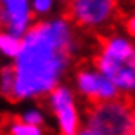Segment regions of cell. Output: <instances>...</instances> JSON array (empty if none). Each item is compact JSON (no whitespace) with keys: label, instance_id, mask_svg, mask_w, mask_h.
Returning <instances> with one entry per match:
<instances>
[{"label":"cell","instance_id":"5b68a950","mask_svg":"<svg viewBox=\"0 0 135 135\" xmlns=\"http://www.w3.org/2000/svg\"><path fill=\"white\" fill-rule=\"evenodd\" d=\"M49 110L52 112L60 135H76L81 128V112L76 103L74 90L65 83L54 86L45 95Z\"/></svg>","mask_w":135,"mask_h":135},{"label":"cell","instance_id":"2e32d148","mask_svg":"<svg viewBox=\"0 0 135 135\" xmlns=\"http://www.w3.org/2000/svg\"><path fill=\"white\" fill-rule=\"evenodd\" d=\"M133 43H135V42H133Z\"/></svg>","mask_w":135,"mask_h":135},{"label":"cell","instance_id":"7a4b0ae2","mask_svg":"<svg viewBox=\"0 0 135 135\" xmlns=\"http://www.w3.org/2000/svg\"><path fill=\"white\" fill-rule=\"evenodd\" d=\"M92 65L117 86L121 95L135 97V43L124 34L99 38Z\"/></svg>","mask_w":135,"mask_h":135},{"label":"cell","instance_id":"9a60e30c","mask_svg":"<svg viewBox=\"0 0 135 135\" xmlns=\"http://www.w3.org/2000/svg\"><path fill=\"white\" fill-rule=\"evenodd\" d=\"M56 2H67V0H56Z\"/></svg>","mask_w":135,"mask_h":135},{"label":"cell","instance_id":"277c9868","mask_svg":"<svg viewBox=\"0 0 135 135\" xmlns=\"http://www.w3.org/2000/svg\"><path fill=\"white\" fill-rule=\"evenodd\" d=\"M117 0H67V16L81 29L99 32L117 16Z\"/></svg>","mask_w":135,"mask_h":135},{"label":"cell","instance_id":"4fadbf2b","mask_svg":"<svg viewBox=\"0 0 135 135\" xmlns=\"http://www.w3.org/2000/svg\"><path fill=\"white\" fill-rule=\"evenodd\" d=\"M124 27H126L128 36H133V38H135V13L128 16V20L124 22Z\"/></svg>","mask_w":135,"mask_h":135},{"label":"cell","instance_id":"ba28073f","mask_svg":"<svg viewBox=\"0 0 135 135\" xmlns=\"http://www.w3.org/2000/svg\"><path fill=\"white\" fill-rule=\"evenodd\" d=\"M22 47V36L18 34H13L9 31H0V54H4L6 58L13 60Z\"/></svg>","mask_w":135,"mask_h":135},{"label":"cell","instance_id":"30bf717a","mask_svg":"<svg viewBox=\"0 0 135 135\" xmlns=\"http://www.w3.org/2000/svg\"><path fill=\"white\" fill-rule=\"evenodd\" d=\"M13 83H15V76H13V67H2L0 69V95L6 97L7 101L11 99L13 94Z\"/></svg>","mask_w":135,"mask_h":135},{"label":"cell","instance_id":"6da1fadb","mask_svg":"<svg viewBox=\"0 0 135 135\" xmlns=\"http://www.w3.org/2000/svg\"><path fill=\"white\" fill-rule=\"evenodd\" d=\"M81 51L76 27L69 16L40 18L22 36L20 52L13 58L11 103L40 101L63 83Z\"/></svg>","mask_w":135,"mask_h":135},{"label":"cell","instance_id":"7c38bea8","mask_svg":"<svg viewBox=\"0 0 135 135\" xmlns=\"http://www.w3.org/2000/svg\"><path fill=\"white\" fill-rule=\"evenodd\" d=\"M54 4H56V0H31L32 15L38 16V18L49 16L54 11Z\"/></svg>","mask_w":135,"mask_h":135},{"label":"cell","instance_id":"8fae6325","mask_svg":"<svg viewBox=\"0 0 135 135\" xmlns=\"http://www.w3.org/2000/svg\"><path fill=\"white\" fill-rule=\"evenodd\" d=\"M18 119H22L23 123H29V124H36V126H45V119L47 115L40 106H27L20 115Z\"/></svg>","mask_w":135,"mask_h":135},{"label":"cell","instance_id":"52a82bcc","mask_svg":"<svg viewBox=\"0 0 135 135\" xmlns=\"http://www.w3.org/2000/svg\"><path fill=\"white\" fill-rule=\"evenodd\" d=\"M34 22L31 0H0V27L23 36Z\"/></svg>","mask_w":135,"mask_h":135},{"label":"cell","instance_id":"8992f818","mask_svg":"<svg viewBox=\"0 0 135 135\" xmlns=\"http://www.w3.org/2000/svg\"><path fill=\"white\" fill-rule=\"evenodd\" d=\"M76 92L83 97L86 103H97V101H110L119 97L121 92L104 74H101L94 65H85L76 70Z\"/></svg>","mask_w":135,"mask_h":135},{"label":"cell","instance_id":"5bb4252c","mask_svg":"<svg viewBox=\"0 0 135 135\" xmlns=\"http://www.w3.org/2000/svg\"><path fill=\"white\" fill-rule=\"evenodd\" d=\"M76 135H99V133H95L94 130H90V128H86V126H83V124H81L79 132H78Z\"/></svg>","mask_w":135,"mask_h":135},{"label":"cell","instance_id":"3957f363","mask_svg":"<svg viewBox=\"0 0 135 135\" xmlns=\"http://www.w3.org/2000/svg\"><path fill=\"white\" fill-rule=\"evenodd\" d=\"M83 126L99 135H135V101L119 95L110 101L90 103Z\"/></svg>","mask_w":135,"mask_h":135},{"label":"cell","instance_id":"9c48e42d","mask_svg":"<svg viewBox=\"0 0 135 135\" xmlns=\"http://www.w3.org/2000/svg\"><path fill=\"white\" fill-rule=\"evenodd\" d=\"M6 133L7 135H45V130H43V126L29 124V123H23L18 117H15V119L6 123Z\"/></svg>","mask_w":135,"mask_h":135}]
</instances>
